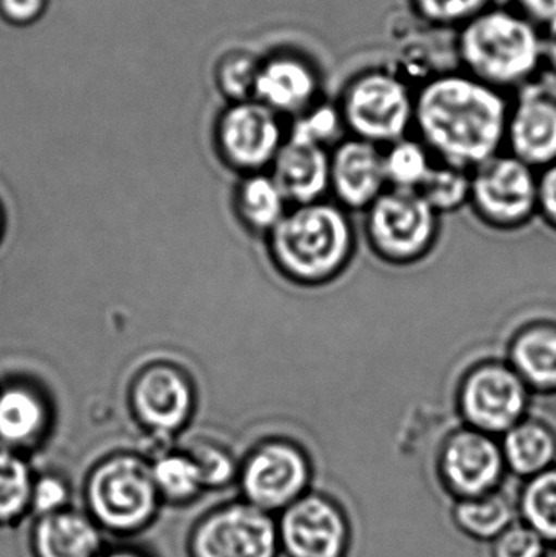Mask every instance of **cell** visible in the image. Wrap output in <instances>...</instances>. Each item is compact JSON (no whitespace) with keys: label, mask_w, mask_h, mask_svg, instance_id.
Segmentation results:
<instances>
[{"label":"cell","mask_w":556,"mask_h":557,"mask_svg":"<svg viewBox=\"0 0 556 557\" xmlns=\"http://www.w3.org/2000/svg\"><path fill=\"white\" fill-rule=\"evenodd\" d=\"M277 532L281 549L289 557H345L351 536L342 507L317 493L284 509Z\"/></svg>","instance_id":"4fadbf2b"},{"label":"cell","mask_w":556,"mask_h":557,"mask_svg":"<svg viewBox=\"0 0 556 557\" xmlns=\"http://www.w3.org/2000/svg\"><path fill=\"white\" fill-rule=\"evenodd\" d=\"M472 172L436 162L433 172L420 188L424 201L440 215L453 214L470 205Z\"/></svg>","instance_id":"f1b7e54d"},{"label":"cell","mask_w":556,"mask_h":557,"mask_svg":"<svg viewBox=\"0 0 556 557\" xmlns=\"http://www.w3.org/2000/svg\"><path fill=\"white\" fill-rule=\"evenodd\" d=\"M319 95V72L302 55L276 52L261 59L254 100L270 108L277 116L283 120L299 116L320 101Z\"/></svg>","instance_id":"2e32d148"},{"label":"cell","mask_w":556,"mask_h":557,"mask_svg":"<svg viewBox=\"0 0 556 557\" xmlns=\"http://www.w3.org/2000/svg\"><path fill=\"white\" fill-rule=\"evenodd\" d=\"M85 512L103 533L131 539L153 525L162 499L152 467L134 454H116L95 465L85 480Z\"/></svg>","instance_id":"277c9868"},{"label":"cell","mask_w":556,"mask_h":557,"mask_svg":"<svg viewBox=\"0 0 556 557\" xmlns=\"http://www.w3.org/2000/svg\"><path fill=\"white\" fill-rule=\"evenodd\" d=\"M538 212L556 228V163L539 176Z\"/></svg>","instance_id":"8d00e7d4"},{"label":"cell","mask_w":556,"mask_h":557,"mask_svg":"<svg viewBox=\"0 0 556 557\" xmlns=\"http://www.w3.org/2000/svg\"><path fill=\"white\" fill-rule=\"evenodd\" d=\"M131 403L147 431L156 437H172L188 424L195 392L185 373L175 367L153 366L137 376Z\"/></svg>","instance_id":"5bb4252c"},{"label":"cell","mask_w":556,"mask_h":557,"mask_svg":"<svg viewBox=\"0 0 556 557\" xmlns=\"http://www.w3.org/2000/svg\"><path fill=\"white\" fill-rule=\"evenodd\" d=\"M274 270L299 287H323L336 281L356 253V231L349 212L335 201L291 206L267 237Z\"/></svg>","instance_id":"7a4b0ae2"},{"label":"cell","mask_w":556,"mask_h":557,"mask_svg":"<svg viewBox=\"0 0 556 557\" xmlns=\"http://www.w3.org/2000/svg\"><path fill=\"white\" fill-rule=\"evenodd\" d=\"M186 451L198 465L206 490H222L232 481L237 480L240 465H237L234 457L221 445L212 444V442H198V444L186 448Z\"/></svg>","instance_id":"d6a6232c"},{"label":"cell","mask_w":556,"mask_h":557,"mask_svg":"<svg viewBox=\"0 0 556 557\" xmlns=\"http://www.w3.org/2000/svg\"><path fill=\"white\" fill-rule=\"evenodd\" d=\"M539 175L508 152L472 170L470 208L495 231L524 227L538 214Z\"/></svg>","instance_id":"ba28073f"},{"label":"cell","mask_w":556,"mask_h":557,"mask_svg":"<svg viewBox=\"0 0 556 557\" xmlns=\"http://www.w3.org/2000/svg\"><path fill=\"white\" fill-rule=\"evenodd\" d=\"M437 160L418 137L407 136L384 147L388 188L420 191Z\"/></svg>","instance_id":"4316f807"},{"label":"cell","mask_w":556,"mask_h":557,"mask_svg":"<svg viewBox=\"0 0 556 557\" xmlns=\"http://www.w3.org/2000/svg\"><path fill=\"white\" fill-rule=\"evenodd\" d=\"M286 137L283 117L254 98L228 104L215 126L219 156L242 176L270 172Z\"/></svg>","instance_id":"8fae6325"},{"label":"cell","mask_w":556,"mask_h":557,"mask_svg":"<svg viewBox=\"0 0 556 557\" xmlns=\"http://www.w3.org/2000/svg\"><path fill=\"white\" fill-rule=\"evenodd\" d=\"M372 253L392 267H411L433 251L441 215L418 191L387 188L365 212Z\"/></svg>","instance_id":"8992f818"},{"label":"cell","mask_w":556,"mask_h":557,"mask_svg":"<svg viewBox=\"0 0 556 557\" xmlns=\"http://www.w3.org/2000/svg\"><path fill=\"white\" fill-rule=\"evenodd\" d=\"M153 481L162 504L185 507L206 493L198 465L186 450L163 451L150 461Z\"/></svg>","instance_id":"cb8c5ba5"},{"label":"cell","mask_w":556,"mask_h":557,"mask_svg":"<svg viewBox=\"0 0 556 557\" xmlns=\"http://www.w3.org/2000/svg\"><path fill=\"white\" fill-rule=\"evenodd\" d=\"M519 512L545 543L556 545V468L526 481L519 496Z\"/></svg>","instance_id":"83f0119b"},{"label":"cell","mask_w":556,"mask_h":557,"mask_svg":"<svg viewBox=\"0 0 556 557\" xmlns=\"http://www.w3.org/2000/svg\"><path fill=\"white\" fill-rule=\"evenodd\" d=\"M72 490L61 474H35L32 490V513L36 517L61 512L71 506Z\"/></svg>","instance_id":"836d02e7"},{"label":"cell","mask_w":556,"mask_h":557,"mask_svg":"<svg viewBox=\"0 0 556 557\" xmlns=\"http://www.w3.org/2000/svg\"><path fill=\"white\" fill-rule=\"evenodd\" d=\"M388 188L384 149L348 136L330 150V195L348 212H365Z\"/></svg>","instance_id":"9a60e30c"},{"label":"cell","mask_w":556,"mask_h":557,"mask_svg":"<svg viewBox=\"0 0 556 557\" xmlns=\"http://www.w3.org/2000/svg\"><path fill=\"white\" fill-rule=\"evenodd\" d=\"M48 428V405L36 389L26 385L0 388V445L25 454L41 442Z\"/></svg>","instance_id":"ffe728a7"},{"label":"cell","mask_w":556,"mask_h":557,"mask_svg":"<svg viewBox=\"0 0 556 557\" xmlns=\"http://www.w3.org/2000/svg\"><path fill=\"white\" fill-rule=\"evenodd\" d=\"M518 12L531 22L548 23L556 20V0H516Z\"/></svg>","instance_id":"74e56055"},{"label":"cell","mask_w":556,"mask_h":557,"mask_svg":"<svg viewBox=\"0 0 556 557\" xmlns=\"http://www.w3.org/2000/svg\"><path fill=\"white\" fill-rule=\"evenodd\" d=\"M29 549L33 557H98L104 549L103 530L84 510L67 507L36 517Z\"/></svg>","instance_id":"d6986e66"},{"label":"cell","mask_w":556,"mask_h":557,"mask_svg":"<svg viewBox=\"0 0 556 557\" xmlns=\"http://www.w3.org/2000/svg\"><path fill=\"white\" fill-rule=\"evenodd\" d=\"M531 389L508 360H482L457 385L456 406L462 425L502 437L528 418Z\"/></svg>","instance_id":"52a82bcc"},{"label":"cell","mask_w":556,"mask_h":557,"mask_svg":"<svg viewBox=\"0 0 556 557\" xmlns=\"http://www.w3.org/2000/svg\"><path fill=\"white\" fill-rule=\"evenodd\" d=\"M511 101L467 72L428 78L415 94L418 139L437 162L475 170L503 152Z\"/></svg>","instance_id":"6da1fadb"},{"label":"cell","mask_w":556,"mask_h":557,"mask_svg":"<svg viewBox=\"0 0 556 557\" xmlns=\"http://www.w3.org/2000/svg\"><path fill=\"white\" fill-rule=\"evenodd\" d=\"M270 173L291 206L323 201L330 195V150L286 137Z\"/></svg>","instance_id":"ac0fdd59"},{"label":"cell","mask_w":556,"mask_h":557,"mask_svg":"<svg viewBox=\"0 0 556 557\" xmlns=\"http://www.w3.org/2000/svg\"><path fill=\"white\" fill-rule=\"evenodd\" d=\"M506 360L531 392H555L556 326L531 323L521 327L509 341Z\"/></svg>","instance_id":"44dd1931"},{"label":"cell","mask_w":556,"mask_h":557,"mask_svg":"<svg viewBox=\"0 0 556 557\" xmlns=\"http://www.w3.org/2000/svg\"><path fill=\"white\" fill-rule=\"evenodd\" d=\"M312 465L306 451L286 438H270L248 451L238 468V486L245 503L283 512L309 493Z\"/></svg>","instance_id":"30bf717a"},{"label":"cell","mask_w":556,"mask_h":557,"mask_svg":"<svg viewBox=\"0 0 556 557\" xmlns=\"http://www.w3.org/2000/svg\"><path fill=\"white\" fill-rule=\"evenodd\" d=\"M499 444L508 471L526 480L551 470L556 458L555 434L538 419H522L499 437Z\"/></svg>","instance_id":"603a6c76"},{"label":"cell","mask_w":556,"mask_h":557,"mask_svg":"<svg viewBox=\"0 0 556 557\" xmlns=\"http://www.w3.org/2000/svg\"><path fill=\"white\" fill-rule=\"evenodd\" d=\"M280 552L276 520L245 500L206 512L186 542L188 557H277Z\"/></svg>","instance_id":"9c48e42d"},{"label":"cell","mask_w":556,"mask_h":557,"mask_svg":"<svg viewBox=\"0 0 556 557\" xmlns=\"http://www.w3.org/2000/svg\"><path fill=\"white\" fill-rule=\"evenodd\" d=\"M48 0H0V16L15 26H26L41 18Z\"/></svg>","instance_id":"d590c367"},{"label":"cell","mask_w":556,"mask_h":557,"mask_svg":"<svg viewBox=\"0 0 556 557\" xmlns=\"http://www.w3.org/2000/svg\"><path fill=\"white\" fill-rule=\"evenodd\" d=\"M98 557H153L144 549L131 545L104 546Z\"/></svg>","instance_id":"ab89813d"},{"label":"cell","mask_w":556,"mask_h":557,"mask_svg":"<svg viewBox=\"0 0 556 557\" xmlns=\"http://www.w3.org/2000/svg\"><path fill=\"white\" fill-rule=\"evenodd\" d=\"M508 471L499 437L460 425L441 445L437 473L457 500L473 499L499 491Z\"/></svg>","instance_id":"7c38bea8"},{"label":"cell","mask_w":556,"mask_h":557,"mask_svg":"<svg viewBox=\"0 0 556 557\" xmlns=\"http://www.w3.org/2000/svg\"><path fill=\"white\" fill-rule=\"evenodd\" d=\"M493 557H545V540L528 523L515 522L493 540Z\"/></svg>","instance_id":"e575fe53"},{"label":"cell","mask_w":556,"mask_h":557,"mask_svg":"<svg viewBox=\"0 0 556 557\" xmlns=\"http://www.w3.org/2000/svg\"><path fill=\"white\" fill-rule=\"evenodd\" d=\"M261 59L250 52L232 51L219 61L215 82L219 90L231 103L251 100Z\"/></svg>","instance_id":"4dcf8cb0"},{"label":"cell","mask_w":556,"mask_h":557,"mask_svg":"<svg viewBox=\"0 0 556 557\" xmlns=\"http://www.w3.org/2000/svg\"><path fill=\"white\" fill-rule=\"evenodd\" d=\"M506 149L532 169L556 163V101L547 95L524 94L509 110Z\"/></svg>","instance_id":"e0dca14e"},{"label":"cell","mask_w":556,"mask_h":557,"mask_svg":"<svg viewBox=\"0 0 556 557\" xmlns=\"http://www.w3.org/2000/svg\"><path fill=\"white\" fill-rule=\"evenodd\" d=\"M2 234H3V214H2V209H0V238H2Z\"/></svg>","instance_id":"60d3db41"},{"label":"cell","mask_w":556,"mask_h":557,"mask_svg":"<svg viewBox=\"0 0 556 557\" xmlns=\"http://www.w3.org/2000/svg\"><path fill=\"white\" fill-rule=\"evenodd\" d=\"M545 557H556V548L552 549L551 553H547V555H545Z\"/></svg>","instance_id":"b9f144b4"},{"label":"cell","mask_w":556,"mask_h":557,"mask_svg":"<svg viewBox=\"0 0 556 557\" xmlns=\"http://www.w3.org/2000/svg\"><path fill=\"white\" fill-rule=\"evenodd\" d=\"M545 26L547 32L542 36V55L545 61L551 62L552 67L556 69V20Z\"/></svg>","instance_id":"f35d334b"},{"label":"cell","mask_w":556,"mask_h":557,"mask_svg":"<svg viewBox=\"0 0 556 557\" xmlns=\"http://www.w3.org/2000/svg\"><path fill=\"white\" fill-rule=\"evenodd\" d=\"M515 504L502 491L473 499L457 500L454 522L457 529L480 542H493L516 522Z\"/></svg>","instance_id":"d4e9b609"},{"label":"cell","mask_w":556,"mask_h":557,"mask_svg":"<svg viewBox=\"0 0 556 557\" xmlns=\"http://www.w3.org/2000/svg\"><path fill=\"white\" fill-rule=\"evenodd\" d=\"M33 481L25 455L0 445V530L18 525L32 513Z\"/></svg>","instance_id":"484cf974"},{"label":"cell","mask_w":556,"mask_h":557,"mask_svg":"<svg viewBox=\"0 0 556 557\" xmlns=\"http://www.w3.org/2000/svg\"><path fill=\"white\" fill-rule=\"evenodd\" d=\"M456 48L464 72L505 94L531 81L544 61L535 23L506 7H490L460 26Z\"/></svg>","instance_id":"3957f363"},{"label":"cell","mask_w":556,"mask_h":557,"mask_svg":"<svg viewBox=\"0 0 556 557\" xmlns=\"http://www.w3.org/2000/svg\"><path fill=\"white\" fill-rule=\"evenodd\" d=\"M339 113L346 133L384 147L410 136L415 124V94L392 71L369 69L348 82Z\"/></svg>","instance_id":"5b68a950"},{"label":"cell","mask_w":556,"mask_h":557,"mask_svg":"<svg viewBox=\"0 0 556 557\" xmlns=\"http://www.w3.org/2000/svg\"><path fill=\"white\" fill-rule=\"evenodd\" d=\"M411 9L434 26H464L493 7V0H410Z\"/></svg>","instance_id":"1f68e13d"},{"label":"cell","mask_w":556,"mask_h":557,"mask_svg":"<svg viewBox=\"0 0 556 557\" xmlns=\"http://www.w3.org/2000/svg\"><path fill=\"white\" fill-rule=\"evenodd\" d=\"M234 209L248 232L267 238L283 221L291 205L273 175L261 172L242 176L234 191Z\"/></svg>","instance_id":"7402d4cb"},{"label":"cell","mask_w":556,"mask_h":557,"mask_svg":"<svg viewBox=\"0 0 556 557\" xmlns=\"http://www.w3.org/2000/svg\"><path fill=\"white\" fill-rule=\"evenodd\" d=\"M345 123L338 104L317 101L309 110L291 120L287 137L332 150L339 140L345 139Z\"/></svg>","instance_id":"f546056e"}]
</instances>
